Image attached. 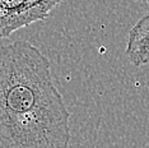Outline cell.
Here are the masks:
<instances>
[{"label": "cell", "mask_w": 149, "mask_h": 148, "mask_svg": "<svg viewBox=\"0 0 149 148\" xmlns=\"http://www.w3.org/2000/svg\"><path fill=\"white\" fill-rule=\"evenodd\" d=\"M69 111L51 64L26 40L0 47V148H69Z\"/></svg>", "instance_id": "obj_1"}, {"label": "cell", "mask_w": 149, "mask_h": 148, "mask_svg": "<svg viewBox=\"0 0 149 148\" xmlns=\"http://www.w3.org/2000/svg\"><path fill=\"white\" fill-rule=\"evenodd\" d=\"M59 0H0V38L46 19Z\"/></svg>", "instance_id": "obj_2"}, {"label": "cell", "mask_w": 149, "mask_h": 148, "mask_svg": "<svg viewBox=\"0 0 149 148\" xmlns=\"http://www.w3.org/2000/svg\"><path fill=\"white\" fill-rule=\"evenodd\" d=\"M125 52L134 66L149 64V13L141 17L129 31Z\"/></svg>", "instance_id": "obj_3"}]
</instances>
